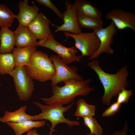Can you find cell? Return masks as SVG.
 Masks as SVG:
<instances>
[{"label": "cell", "instance_id": "cell-1", "mask_svg": "<svg viewBox=\"0 0 135 135\" xmlns=\"http://www.w3.org/2000/svg\"><path fill=\"white\" fill-rule=\"evenodd\" d=\"M87 66L95 72L103 86L104 93L101 98L102 103L109 106L112 99L117 96L120 92L128 86L127 78L129 73L127 66L125 65L114 74L105 72L96 60L88 62Z\"/></svg>", "mask_w": 135, "mask_h": 135}, {"label": "cell", "instance_id": "cell-2", "mask_svg": "<svg viewBox=\"0 0 135 135\" xmlns=\"http://www.w3.org/2000/svg\"><path fill=\"white\" fill-rule=\"evenodd\" d=\"M91 81L90 78L81 80L72 79L65 80L63 82L64 84L62 86H52V96L42 98L41 100L48 105L68 104L74 102L77 96H87L94 90L90 86Z\"/></svg>", "mask_w": 135, "mask_h": 135}, {"label": "cell", "instance_id": "cell-3", "mask_svg": "<svg viewBox=\"0 0 135 135\" xmlns=\"http://www.w3.org/2000/svg\"><path fill=\"white\" fill-rule=\"evenodd\" d=\"M24 66L32 79L40 82L51 80L55 73L54 64L50 58L40 50L32 53L28 64Z\"/></svg>", "mask_w": 135, "mask_h": 135}, {"label": "cell", "instance_id": "cell-4", "mask_svg": "<svg viewBox=\"0 0 135 135\" xmlns=\"http://www.w3.org/2000/svg\"><path fill=\"white\" fill-rule=\"evenodd\" d=\"M74 102L70 104L64 106L60 105H45L38 102H34V104L40 108L41 112L37 115L33 116L32 120H47L49 121L51 126L49 135H52L55 126L60 123L66 124L70 127L79 126L80 124L79 121L71 120L66 118L64 115V113L69 110Z\"/></svg>", "mask_w": 135, "mask_h": 135}, {"label": "cell", "instance_id": "cell-5", "mask_svg": "<svg viewBox=\"0 0 135 135\" xmlns=\"http://www.w3.org/2000/svg\"><path fill=\"white\" fill-rule=\"evenodd\" d=\"M9 75L13 78L19 99L24 101L29 100L34 90V85L33 79L28 74L25 66H15Z\"/></svg>", "mask_w": 135, "mask_h": 135}, {"label": "cell", "instance_id": "cell-6", "mask_svg": "<svg viewBox=\"0 0 135 135\" xmlns=\"http://www.w3.org/2000/svg\"><path fill=\"white\" fill-rule=\"evenodd\" d=\"M36 45L46 47L53 50L67 64L79 62L82 57L81 55H76L78 50L75 46H64L56 41L52 34L44 39L40 40Z\"/></svg>", "mask_w": 135, "mask_h": 135}, {"label": "cell", "instance_id": "cell-7", "mask_svg": "<svg viewBox=\"0 0 135 135\" xmlns=\"http://www.w3.org/2000/svg\"><path fill=\"white\" fill-rule=\"evenodd\" d=\"M64 34L66 36L72 37L74 39L75 46L80 52L82 56H91L99 48V40L94 32H81L77 34L65 32Z\"/></svg>", "mask_w": 135, "mask_h": 135}, {"label": "cell", "instance_id": "cell-8", "mask_svg": "<svg viewBox=\"0 0 135 135\" xmlns=\"http://www.w3.org/2000/svg\"><path fill=\"white\" fill-rule=\"evenodd\" d=\"M55 69L54 75L50 80L52 86L70 79L81 80L82 77L78 73V69L74 66H70L58 56L53 54L50 57Z\"/></svg>", "mask_w": 135, "mask_h": 135}, {"label": "cell", "instance_id": "cell-9", "mask_svg": "<svg viewBox=\"0 0 135 135\" xmlns=\"http://www.w3.org/2000/svg\"><path fill=\"white\" fill-rule=\"evenodd\" d=\"M117 29L112 21L106 27H103L93 30L98 38L100 42L99 48L97 51L92 56L90 57L88 60L95 59L102 54L107 53L112 54L114 52L111 45L113 41V37L116 33Z\"/></svg>", "mask_w": 135, "mask_h": 135}, {"label": "cell", "instance_id": "cell-10", "mask_svg": "<svg viewBox=\"0 0 135 135\" xmlns=\"http://www.w3.org/2000/svg\"><path fill=\"white\" fill-rule=\"evenodd\" d=\"M64 4L66 10L62 13L64 23L60 26H54L56 28L54 32L64 31L74 34L81 33V28L77 21V11L74 4L68 0H66Z\"/></svg>", "mask_w": 135, "mask_h": 135}, {"label": "cell", "instance_id": "cell-11", "mask_svg": "<svg viewBox=\"0 0 135 135\" xmlns=\"http://www.w3.org/2000/svg\"><path fill=\"white\" fill-rule=\"evenodd\" d=\"M105 17L111 20L117 30L129 28L135 32V14L132 12L119 8L113 9L106 14Z\"/></svg>", "mask_w": 135, "mask_h": 135}, {"label": "cell", "instance_id": "cell-12", "mask_svg": "<svg viewBox=\"0 0 135 135\" xmlns=\"http://www.w3.org/2000/svg\"><path fill=\"white\" fill-rule=\"evenodd\" d=\"M50 21L42 13H38L28 27L37 38L44 39L52 34Z\"/></svg>", "mask_w": 135, "mask_h": 135}, {"label": "cell", "instance_id": "cell-13", "mask_svg": "<svg viewBox=\"0 0 135 135\" xmlns=\"http://www.w3.org/2000/svg\"><path fill=\"white\" fill-rule=\"evenodd\" d=\"M19 12L16 15L20 24L27 27L38 14V9L35 5L28 4L27 0L20 1L18 3Z\"/></svg>", "mask_w": 135, "mask_h": 135}, {"label": "cell", "instance_id": "cell-14", "mask_svg": "<svg viewBox=\"0 0 135 135\" xmlns=\"http://www.w3.org/2000/svg\"><path fill=\"white\" fill-rule=\"evenodd\" d=\"M14 32L15 45L17 47L36 46L37 39L27 27L19 24Z\"/></svg>", "mask_w": 135, "mask_h": 135}, {"label": "cell", "instance_id": "cell-15", "mask_svg": "<svg viewBox=\"0 0 135 135\" xmlns=\"http://www.w3.org/2000/svg\"><path fill=\"white\" fill-rule=\"evenodd\" d=\"M37 46L34 45L22 48H14L12 54L15 66L27 65L32 54L36 50Z\"/></svg>", "mask_w": 135, "mask_h": 135}, {"label": "cell", "instance_id": "cell-16", "mask_svg": "<svg viewBox=\"0 0 135 135\" xmlns=\"http://www.w3.org/2000/svg\"><path fill=\"white\" fill-rule=\"evenodd\" d=\"M27 106H24L14 111L6 110L4 116L0 118V122L3 123H19L28 120H32L33 116L26 113Z\"/></svg>", "mask_w": 135, "mask_h": 135}, {"label": "cell", "instance_id": "cell-17", "mask_svg": "<svg viewBox=\"0 0 135 135\" xmlns=\"http://www.w3.org/2000/svg\"><path fill=\"white\" fill-rule=\"evenodd\" d=\"M0 54L11 53L15 45L14 32L8 28H1L0 30Z\"/></svg>", "mask_w": 135, "mask_h": 135}, {"label": "cell", "instance_id": "cell-18", "mask_svg": "<svg viewBox=\"0 0 135 135\" xmlns=\"http://www.w3.org/2000/svg\"><path fill=\"white\" fill-rule=\"evenodd\" d=\"M44 120L33 121L28 120L19 123L8 122L6 124L14 130L15 135H22L34 128H38L45 125Z\"/></svg>", "mask_w": 135, "mask_h": 135}, {"label": "cell", "instance_id": "cell-19", "mask_svg": "<svg viewBox=\"0 0 135 135\" xmlns=\"http://www.w3.org/2000/svg\"><path fill=\"white\" fill-rule=\"evenodd\" d=\"M74 4L77 12L92 18L102 19L100 10L90 2L85 0H76Z\"/></svg>", "mask_w": 135, "mask_h": 135}, {"label": "cell", "instance_id": "cell-20", "mask_svg": "<svg viewBox=\"0 0 135 135\" xmlns=\"http://www.w3.org/2000/svg\"><path fill=\"white\" fill-rule=\"evenodd\" d=\"M76 17L78 25L81 28L93 30L103 27L102 19H97L85 16L77 12Z\"/></svg>", "mask_w": 135, "mask_h": 135}, {"label": "cell", "instance_id": "cell-21", "mask_svg": "<svg viewBox=\"0 0 135 135\" xmlns=\"http://www.w3.org/2000/svg\"><path fill=\"white\" fill-rule=\"evenodd\" d=\"M76 103V108L74 116L83 118L94 116L96 109L95 106L88 104L82 98L78 100Z\"/></svg>", "mask_w": 135, "mask_h": 135}, {"label": "cell", "instance_id": "cell-22", "mask_svg": "<svg viewBox=\"0 0 135 135\" xmlns=\"http://www.w3.org/2000/svg\"><path fill=\"white\" fill-rule=\"evenodd\" d=\"M15 66L12 53L0 54V74L10 75Z\"/></svg>", "mask_w": 135, "mask_h": 135}, {"label": "cell", "instance_id": "cell-23", "mask_svg": "<svg viewBox=\"0 0 135 135\" xmlns=\"http://www.w3.org/2000/svg\"><path fill=\"white\" fill-rule=\"evenodd\" d=\"M16 15L6 6L0 4V26L1 28L10 27Z\"/></svg>", "mask_w": 135, "mask_h": 135}, {"label": "cell", "instance_id": "cell-24", "mask_svg": "<svg viewBox=\"0 0 135 135\" xmlns=\"http://www.w3.org/2000/svg\"><path fill=\"white\" fill-rule=\"evenodd\" d=\"M84 123L89 129L91 134L95 135H102L103 129L94 116L86 117L83 118Z\"/></svg>", "mask_w": 135, "mask_h": 135}, {"label": "cell", "instance_id": "cell-25", "mask_svg": "<svg viewBox=\"0 0 135 135\" xmlns=\"http://www.w3.org/2000/svg\"><path fill=\"white\" fill-rule=\"evenodd\" d=\"M108 106L103 112L102 117H108L114 115L120 110L121 104L116 101Z\"/></svg>", "mask_w": 135, "mask_h": 135}, {"label": "cell", "instance_id": "cell-26", "mask_svg": "<svg viewBox=\"0 0 135 135\" xmlns=\"http://www.w3.org/2000/svg\"><path fill=\"white\" fill-rule=\"evenodd\" d=\"M133 90L125 89L120 92L117 95L116 102L120 104H126L132 95Z\"/></svg>", "mask_w": 135, "mask_h": 135}, {"label": "cell", "instance_id": "cell-27", "mask_svg": "<svg viewBox=\"0 0 135 135\" xmlns=\"http://www.w3.org/2000/svg\"><path fill=\"white\" fill-rule=\"evenodd\" d=\"M39 4L45 6L52 10L58 17L63 19V14L50 0H36Z\"/></svg>", "mask_w": 135, "mask_h": 135}, {"label": "cell", "instance_id": "cell-28", "mask_svg": "<svg viewBox=\"0 0 135 135\" xmlns=\"http://www.w3.org/2000/svg\"><path fill=\"white\" fill-rule=\"evenodd\" d=\"M128 130V124L127 122L126 121L124 123L122 129L114 132L112 135H127Z\"/></svg>", "mask_w": 135, "mask_h": 135}, {"label": "cell", "instance_id": "cell-29", "mask_svg": "<svg viewBox=\"0 0 135 135\" xmlns=\"http://www.w3.org/2000/svg\"><path fill=\"white\" fill-rule=\"evenodd\" d=\"M28 135H39L37 132L36 130H30V132ZM59 135H62L61 134Z\"/></svg>", "mask_w": 135, "mask_h": 135}, {"label": "cell", "instance_id": "cell-30", "mask_svg": "<svg viewBox=\"0 0 135 135\" xmlns=\"http://www.w3.org/2000/svg\"><path fill=\"white\" fill-rule=\"evenodd\" d=\"M86 135H93L91 134L90 133H87Z\"/></svg>", "mask_w": 135, "mask_h": 135}, {"label": "cell", "instance_id": "cell-31", "mask_svg": "<svg viewBox=\"0 0 135 135\" xmlns=\"http://www.w3.org/2000/svg\"><path fill=\"white\" fill-rule=\"evenodd\" d=\"M30 131L28 132V133H27V134H26L25 135H28L29 134H30Z\"/></svg>", "mask_w": 135, "mask_h": 135}, {"label": "cell", "instance_id": "cell-32", "mask_svg": "<svg viewBox=\"0 0 135 135\" xmlns=\"http://www.w3.org/2000/svg\"><path fill=\"white\" fill-rule=\"evenodd\" d=\"M1 86V84L0 83V87Z\"/></svg>", "mask_w": 135, "mask_h": 135}]
</instances>
